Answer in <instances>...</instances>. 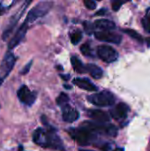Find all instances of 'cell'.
<instances>
[{"label": "cell", "instance_id": "cell-1", "mask_svg": "<svg viewBox=\"0 0 150 151\" xmlns=\"http://www.w3.org/2000/svg\"><path fill=\"white\" fill-rule=\"evenodd\" d=\"M42 121L47 127V129L41 128V127L37 128L33 134L34 142L41 147L50 149L53 150H65L63 142L61 141L59 136L56 134V130L52 127L49 126V124L45 119V116L42 117Z\"/></svg>", "mask_w": 150, "mask_h": 151}, {"label": "cell", "instance_id": "cell-2", "mask_svg": "<svg viewBox=\"0 0 150 151\" xmlns=\"http://www.w3.org/2000/svg\"><path fill=\"white\" fill-rule=\"evenodd\" d=\"M67 132L70 136L81 146L91 145L96 138L95 133L83 126L79 128H69Z\"/></svg>", "mask_w": 150, "mask_h": 151}, {"label": "cell", "instance_id": "cell-3", "mask_svg": "<svg viewBox=\"0 0 150 151\" xmlns=\"http://www.w3.org/2000/svg\"><path fill=\"white\" fill-rule=\"evenodd\" d=\"M53 3L50 1H42L38 3L35 6H34L27 13L26 17V21L29 24L34 22L36 19L45 16L52 8Z\"/></svg>", "mask_w": 150, "mask_h": 151}, {"label": "cell", "instance_id": "cell-4", "mask_svg": "<svg viewBox=\"0 0 150 151\" xmlns=\"http://www.w3.org/2000/svg\"><path fill=\"white\" fill-rule=\"evenodd\" d=\"M88 100L98 107H107L114 104L115 96L112 93L107 90H103L100 93L94 94L88 96Z\"/></svg>", "mask_w": 150, "mask_h": 151}, {"label": "cell", "instance_id": "cell-5", "mask_svg": "<svg viewBox=\"0 0 150 151\" xmlns=\"http://www.w3.org/2000/svg\"><path fill=\"white\" fill-rule=\"evenodd\" d=\"M82 126L90 129L94 133H100V134H107V135H111V136H116L118 134L117 127L113 125H111V124L87 121V122H84L82 124Z\"/></svg>", "mask_w": 150, "mask_h": 151}, {"label": "cell", "instance_id": "cell-6", "mask_svg": "<svg viewBox=\"0 0 150 151\" xmlns=\"http://www.w3.org/2000/svg\"><path fill=\"white\" fill-rule=\"evenodd\" d=\"M32 1H33V0H25L23 5H22L21 8H20V10L18 11L17 13H16L15 15H13V16L11 18L9 23L7 24V26L5 27V28H4V32H3V34H2V39H3L4 41H6V40L9 38V36H10V35L11 34L12 30L15 28V27H16L18 21H19V19L22 17V15L24 14L25 11H26L27 8L29 6V4L32 3Z\"/></svg>", "mask_w": 150, "mask_h": 151}, {"label": "cell", "instance_id": "cell-7", "mask_svg": "<svg viewBox=\"0 0 150 151\" xmlns=\"http://www.w3.org/2000/svg\"><path fill=\"white\" fill-rule=\"evenodd\" d=\"M17 58L15 57L14 53L11 50H8L3 60L0 63V79L4 81L7 76L10 74V73L12 71L15 63H16Z\"/></svg>", "mask_w": 150, "mask_h": 151}, {"label": "cell", "instance_id": "cell-8", "mask_svg": "<svg viewBox=\"0 0 150 151\" xmlns=\"http://www.w3.org/2000/svg\"><path fill=\"white\" fill-rule=\"evenodd\" d=\"M17 96L20 103L27 106H32L36 100V93L31 91L27 85H22L17 91Z\"/></svg>", "mask_w": 150, "mask_h": 151}, {"label": "cell", "instance_id": "cell-9", "mask_svg": "<svg viewBox=\"0 0 150 151\" xmlns=\"http://www.w3.org/2000/svg\"><path fill=\"white\" fill-rule=\"evenodd\" d=\"M98 57L105 63H112L118 58V53L111 46L101 45L97 48Z\"/></svg>", "mask_w": 150, "mask_h": 151}, {"label": "cell", "instance_id": "cell-10", "mask_svg": "<svg viewBox=\"0 0 150 151\" xmlns=\"http://www.w3.org/2000/svg\"><path fill=\"white\" fill-rule=\"evenodd\" d=\"M28 28H29V23L25 20L19 26V27L14 34L13 37L10 40V42L8 43V50H13L15 47H17L21 42V41L25 38V35H26Z\"/></svg>", "mask_w": 150, "mask_h": 151}, {"label": "cell", "instance_id": "cell-11", "mask_svg": "<svg viewBox=\"0 0 150 151\" xmlns=\"http://www.w3.org/2000/svg\"><path fill=\"white\" fill-rule=\"evenodd\" d=\"M95 36L97 40L106 42H111L118 44L122 41V36L118 34H115L110 31H98L95 33Z\"/></svg>", "mask_w": 150, "mask_h": 151}, {"label": "cell", "instance_id": "cell-12", "mask_svg": "<svg viewBox=\"0 0 150 151\" xmlns=\"http://www.w3.org/2000/svg\"><path fill=\"white\" fill-rule=\"evenodd\" d=\"M62 117L64 121L67 123H72L79 119L80 113L75 108L72 107L67 104L62 106Z\"/></svg>", "mask_w": 150, "mask_h": 151}, {"label": "cell", "instance_id": "cell-13", "mask_svg": "<svg viewBox=\"0 0 150 151\" xmlns=\"http://www.w3.org/2000/svg\"><path fill=\"white\" fill-rule=\"evenodd\" d=\"M129 106L125 103H119L115 106L114 109H111L110 113L113 119L116 120H122L126 118L129 112Z\"/></svg>", "mask_w": 150, "mask_h": 151}, {"label": "cell", "instance_id": "cell-14", "mask_svg": "<svg viewBox=\"0 0 150 151\" xmlns=\"http://www.w3.org/2000/svg\"><path fill=\"white\" fill-rule=\"evenodd\" d=\"M87 115L97 122L106 123V122L110 121L109 114L102 110H97V109L96 110H88L87 111Z\"/></svg>", "mask_w": 150, "mask_h": 151}, {"label": "cell", "instance_id": "cell-15", "mask_svg": "<svg viewBox=\"0 0 150 151\" xmlns=\"http://www.w3.org/2000/svg\"><path fill=\"white\" fill-rule=\"evenodd\" d=\"M73 84L76 85L77 87H79L81 89L87 90V91H97V87L92 83L88 79L86 78H75L72 81Z\"/></svg>", "mask_w": 150, "mask_h": 151}, {"label": "cell", "instance_id": "cell-16", "mask_svg": "<svg viewBox=\"0 0 150 151\" xmlns=\"http://www.w3.org/2000/svg\"><path fill=\"white\" fill-rule=\"evenodd\" d=\"M94 26L103 31H111L116 28V24L113 21L110 19H105L95 20Z\"/></svg>", "mask_w": 150, "mask_h": 151}, {"label": "cell", "instance_id": "cell-17", "mask_svg": "<svg viewBox=\"0 0 150 151\" xmlns=\"http://www.w3.org/2000/svg\"><path fill=\"white\" fill-rule=\"evenodd\" d=\"M86 71L94 78V79H100L103 77V72L101 67L95 64H88L86 65Z\"/></svg>", "mask_w": 150, "mask_h": 151}, {"label": "cell", "instance_id": "cell-18", "mask_svg": "<svg viewBox=\"0 0 150 151\" xmlns=\"http://www.w3.org/2000/svg\"><path fill=\"white\" fill-rule=\"evenodd\" d=\"M71 63H72V65L74 69V71L76 73H83L85 71H86V67L83 65L82 62L75 56L72 57L71 58Z\"/></svg>", "mask_w": 150, "mask_h": 151}, {"label": "cell", "instance_id": "cell-19", "mask_svg": "<svg viewBox=\"0 0 150 151\" xmlns=\"http://www.w3.org/2000/svg\"><path fill=\"white\" fill-rule=\"evenodd\" d=\"M122 31H123V33L128 35H129L130 37H132L133 39H134V40H136V41H138V42H143L142 36H141L138 32H136L135 30L130 29V28H126V29H123Z\"/></svg>", "mask_w": 150, "mask_h": 151}, {"label": "cell", "instance_id": "cell-20", "mask_svg": "<svg viewBox=\"0 0 150 151\" xmlns=\"http://www.w3.org/2000/svg\"><path fill=\"white\" fill-rule=\"evenodd\" d=\"M16 0H2L0 3V15H2L4 12H6L10 7H11Z\"/></svg>", "mask_w": 150, "mask_h": 151}, {"label": "cell", "instance_id": "cell-21", "mask_svg": "<svg viewBox=\"0 0 150 151\" xmlns=\"http://www.w3.org/2000/svg\"><path fill=\"white\" fill-rule=\"evenodd\" d=\"M141 24L143 26L144 30L147 33H150V11L147 12V14L142 18L141 19Z\"/></svg>", "mask_w": 150, "mask_h": 151}, {"label": "cell", "instance_id": "cell-22", "mask_svg": "<svg viewBox=\"0 0 150 151\" xmlns=\"http://www.w3.org/2000/svg\"><path fill=\"white\" fill-rule=\"evenodd\" d=\"M68 102H69V96L65 93H60V95L57 98V105H59L61 107L67 104Z\"/></svg>", "mask_w": 150, "mask_h": 151}, {"label": "cell", "instance_id": "cell-23", "mask_svg": "<svg viewBox=\"0 0 150 151\" xmlns=\"http://www.w3.org/2000/svg\"><path fill=\"white\" fill-rule=\"evenodd\" d=\"M70 38H71L72 43L74 44V45H76V44H78L81 41V39H82V34H81L80 31H74L73 33L71 34V37Z\"/></svg>", "mask_w": 150, "mask_h": 151}, {"label": "cell", "instance_id": "cell-24", "mask_svg": "<svg viewBox=\"0 0 150 151\" xmlns=\"http://www.w3.org/2000/svg\"><path fill=\"white\" fill-rule=\"evenodd\" d=\"M80 51L83 55L87 56V57H92L93 56V52L91 50V47L88 43H84L80 46Z\"/></svg>", "mask_w": 150, "mask_h": 151}, {"label": "cell", "instance_id": "cell-25", "mask_svg": "<svg viewBox=\"0 0 150 151\" xmlns=\"http://www.w3.org/2000/svg\"><path fill=\"white\" fill-rule=\"evenodd\" d=\"M130 0H111V6L113 11H118L120 9V7L125 4L126 3L129 2Z\"/></svg>", "mask_w": 150, "mask_h": 151}, {"label": "cell", "instance_id": "cell-26", "mask_svg": "<svg viewBox=\"0 0 150 151\" xmlns=\"http://www.w3.org/2000/svg\"><path fill=\"white\" fill-rule=\"evenodd\" d=\"M83 3L84 4L86 5V7L89 10H93L95 8L96 4L94 2V0H83Z\"/></svg>", "mask_w": 150, "mask_h": 151}, {"label": "cell", "instance_id": "cell-27", "mask_svg": "<svg viewBox=\"0 0 150 151\" xmlns=\"http://www.w3.org/2000/svg\"><path fill=\"white\" fill-rule=\"evenodd\" d=\"M32 63H33V61L31 60V61H29L25 66H24V68L21 70V72H20V74H22V75H25V74H27L28 72H29V70H30V68H31V65H32Z\"/></svg>", "mask_w": 150, "mask_h": 151}, {"label": "cell", "instance_id": "cell-28", "mask_svg": "<svg viewBox=\"0 0 150 151\" xmlns=\"http://www.w3.org/2000/svg\"><path fill=\"white\" fill-rule=\"evenodd\" d=\"M105 12H106L105 9H102V10L98 11V12L95 13V15H104V14H105Z\"/></svg>", "mask_w": 150, "mask_h": 151}, {"label": "cell", "instance_id": "cell-29", "mask_svg": "<svg viewBox=\"0 0 150 151\" xmlns=\"http://www.w3.org/2000/svg\"><path fill=\"white\" fill-rule=\"evenodd\" d=\"M60 77L63 79V80H65V81H68L69 80V78H70V75H64V74H60Z\"/></svg>", "mask_w": 150, "mask_h": 151}, {"label": "cell", "instance_id": "cell-30", "mask_svg": "<svg viewBox=\"0 0 150 151\" xmlns=\"http://www.w3.org/2000/svg\"><path fill=\"white\" fill-rule=\"evenodd\" d=\"M146 42H147V45H148V47H150V37H148V38L146 39Z\"/></svg>", "mask_w": 150, "mask_h": 151}, {"label": "cell", "instance_id": "cell-31", "mask_svg": "<svg viewBox=\"0 0 150 151\" xmlns=\"http://www.w3.org/2000/svg\"><path fill=\"white\" fill-rule=\"evenodd\" d=\"M113 151H124V149H121V148H117L115 149Z\"/></svg>", "mask_w": 150, "mask_h": 151}, {"label": "cell", "instance_id": "cell-32", "mask_svg": "<svg viewBox=\"0 0 150 151\" xmlns=\"http://www.w3.org/2000/svg\"><path fill=\"white\" fill-rule=\"evenodd\" d=\"M64 87L66 88L67 89H70V88H71V87H70V86H67V85H64Z\"/></svg>", "mask_w": 150, "mask_h": 151}, {"label": "cell", "instance_id": "cell-33", "mask_svg": "<svg viewBox=\"0 0 150 151\" xmlns=\"http://www.w3.org/2000/svg\"><path fill=\"white\" fill-rule=\"evenodd\" d=\"M3 82H4V81H3V80H1V79H0V86H1V85H2V84H3Z\"/></svg>", "mask_w": 150, "mask_h": 151}, {"label": "cell", "instance_id": "cell-34", "mask_svg": "<svg viewBox=\"0 0 150 151\" xmlns=\"http://www.w3.org/2000/svg\"><path fill=\"white\" fill-rule=\"evenodd\" d=\"M80 151H93V150H80Z\"/></svg>", "mask_w": 150, "mask_h": 151}, {"label": "cell", "instance_id": "cell-35", "mask_svg": "<svg viewBox=\"0 0 150 151\" xmlns=\"http://www.w3.org/2000/svg\"><path fill=\"white\" fill-rule=\"evenodd\" d=\"M97 1H101V0H97Z\"/></svg>", "mask_w": 150, "mask_h": 151}]
</instances>
